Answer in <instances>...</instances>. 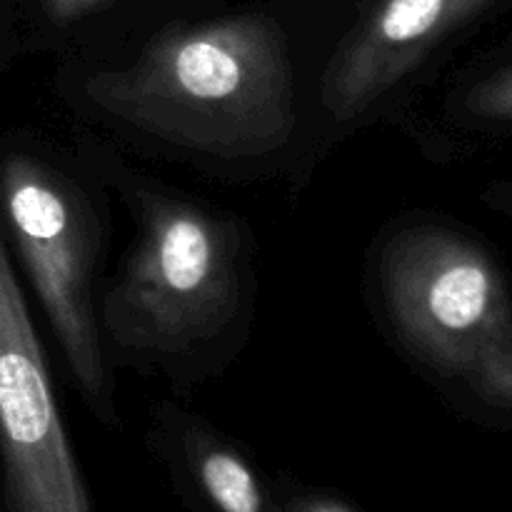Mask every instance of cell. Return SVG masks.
I'll return each instance as SVG.
<instances>
[{
    "mask_svg": "<svg viewBox=\"0 0 512 512\" xmlns=\"http://www.w3.org/2000/svg\"><path fill=\"white\" fill-rule=\"evenodd\" d=\"M98 120L210 163H263L293 145L300 85L283 25L260 10L173 23L78 83Z\"/></svg>",
    "mask_w": 512,
    "mask_h": 512,
    "instance_id": "obj_1",
    "label": "cell"
},
{
    "mask_svg": "<svg viewBox=\"0 0 512 512\" xmlns=\"http://www.w3.org/2000/svg\"><path fill=\"white\" fill-rule=\"evenodd\" d=\"M138 238L98 305L103 338L173 365L213 348L245 308L248 255L228 213L140 185Z\"/></svg>",
    "mask_w": 512,
    "mask_h": 512,
    "instance_id": "obj_2",
    "label": "cell"
},
{
    "mask_svg": "<svg viewBox=\"0 0 512 512\" xmlns=\"http://www.w3.org/2000/svg\"><path fill=\"white\" fill-rule=\"evenodd\" d=\"M375 275L385 320L420 365L512 410V300L475 240L438 223L400 225Z\"/></svg>",
    "mask_w": 512,
    "mask_h": 512,
    "instance_id": "obj_3",
    "label": "cell"
},
{
    "mask_svg": "<svg viewBox=\"0 0 512 512\" xmlns=\"http://www.w3.org/2000/svg\"><path fill=\"white\" fill-rule=\"evenodd\" d=\"M0 203L70 375L85 403L110 415L113 390L95 300L103 255L88 193L50 160L13 153L0 163Z\"/></svg>",
    "mask_w": 512,
    "mask_h": 512,
    "instance_id": "obj_4",
    "label": "cell"
},
{
    "mask_svg": "<svg viewBox=\"0 0 512 512\" xmlns=\"http://www.w3.org/2000/svg\"><path fill=\"white\" fill-rule=\"evenodd\" d=\"M0 455L15 512H90L53 380L0 235Z\"/></svg>",
    "mask_w": 512,
    "mask_h": 512,
    "instance_id": "obj_5",
    "label": "cell"
},
{
    "mask_svg": "<svg viewBox=\"0 0 512 512\" xmlns=\"http://www.w3.org/2000/svg\"><path fill=\"white\" fill-rule=\"evenodd\" d=\"M495 0H370L338 40L318 80V113L330 128L383 110L430 55Z\"/></svg>",
    "mask_w": 512,
    "mask_h": 512,
    "instance_id": "obj_6",
    "label": "cell"
},
{
    "mask_svg": "<svg viewBox=\"0 0 512 512\" xmlns=\"http://www.w3.org/2000/svg\"><path fill=\"white\" fill-rule=\"evenodd\" d=\"M185 460L198 488L218 512H265L258 475L233 445L210 433L188 430Z\"/></svg>",
    "mask_w": 512,
    "mask_h": 512,
    "instance_id": "obj_7",
    "label": "cell"
},
{
    "mask_svg": "<svg viewBox=\"0 0 512 512\" xmlns=\"http://www.w3.org/2000/svg\"><path fill=\"white\" fill-rule=\"evenodd\" d=\"M463 105L473 118L512 123V65L480 78L465 93Z\"/></svg>",
    "mask_w": 512,
    "mask_h": 512,
    "instance_id": "obj_8",
    "label": "cell"
},
{
    "mask_svg": "<svg viewBox=\"0 0 512 512\" xmlns=\"http://www.w3.org/2000/svg\"><path fill=\"white\" fill-rule=\"evenodd\" d=\"M115 3L118 0H40V8L55 28H73Z\"/></svg>",
    "mask_w": 512,
    "mask_h": 512,
    "instance_id": "obj_9",
    "label": "cell"
},
{
    "mask_svg": "<svg viewBox=\"0 0 512 512\" xmlns=\"http://www.w3.org/2000/svg\"><path fill=\"white\" fill-rule=\"evenodd\" d=\"M288 512H355V510L348 508L343 500L315 495V498H303L298 500V503H293Z\"/></svg>",
    "mask_w": 512,
    "mask_h": 512,
    "instance_id": "obj_10",
    "label": "cell"
},
{
    "mask_svg": "<svg viewBox=\"0 0 512 512\" xmlns=\"http://www.w3.org/2000/svg\"><path fill=\"white\" fill-rule=\"evenodd\" d=\"M498 200H503V203H508L512 208V185H508V188H500L498 195H495Z\"/></svg>",
    "mask_w": 512,
    "mask_h": 512,
    "instance_id": "obj_11",
    "label": "cell"
}]
</instances>
